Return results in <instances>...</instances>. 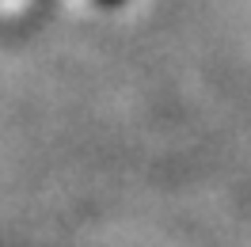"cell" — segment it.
Instances as JSON below:
<instances>
[{"label": "cell", "instance_id": "cell-1", "mask_svg": "<svg viewBox=\"0 0 251 247\" xmlns=\"http://www.w3.org/2000/svg\"><path fill=\"white\" fill-rule=\"evenodd\" d=\"M107 4H114V0H107Z\"/></svg>", "mask_w": 251, "mask_h": 247}]
</instances>
